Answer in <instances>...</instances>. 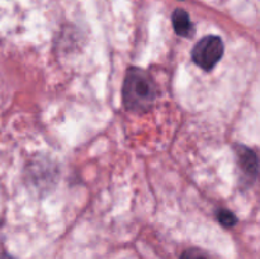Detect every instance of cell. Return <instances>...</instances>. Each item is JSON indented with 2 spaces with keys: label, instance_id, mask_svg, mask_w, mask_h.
I'll list each match as a JSON object with an SVG mask.
<instances>
[{
  "label": "cell",
  "instance_id": "obj_1",
  "mask_svg": "<svg viewBox=\"0 0 260 259\" xmlns=\"http://www.w3.org/2000/svg\"><path fill=\"white\" fill-rule=\"evenodd\" d=\"M123 103L128 111L144 112L152 108L156 99V86L147 71L129 68L123 83Z\"/></svg>",
  "mask_w": 260,
  "mask_h": 259
},
{
  "label": "cell",
  "instance_id": "obj_2",
  "mask_svg": "<svg viewBox=\"0 0 260 259\" xmlns=\"http://www.w3.org/2000/svg\"><path fill=\"white\" fill-rule=\"evenodd\" d=\"M223 56V42L218 36H206L198 41L192 51V58L196 65L206 71L217 65Z\"/></svg>",
  "mask_w": 260,
  "mask_h": 259
},
{
  "label": "cell",
  "instance_id": "obj_3",
  "mask_svg": "<svg viewBox=\"0 0 260 259\" xmlns=\"http://www.w3.org/2000/svg\"><path fill=\"white\" fill-rule=\"evenodd\" d=\"M238 161L239 167H240L241 172L244 173L248 177L254 178L256 174H258V157H256L255 152L253 150L248 149V147L240 146L238 150Z\"/></svg>",
  "mask_w": 260,
  "mask_h": 259
},
{
  "label": "cell",
  "instance_id": "obj_4",
  "mask_svg": "<svg viewBox=\"0 0 260 259\" xmlns=\"http://www.w3.org/2000/svg\"><path fill=\"white\" fill-rule=\"evenodd\" d=\"M173 25H174V29L178 35L180 36H188L192 35L193 25L190 23L189 15L185 10L183 9H175L174 13H173Z\"/></svg>",
  "mask_w": 260,
  "mask_h": 259
},
{
  "label": "cell",
  "instance_id": "obj_5",
  "mask_svg": "<svg viewBox=\"0 0 260 259\" xmlns=\"http://www.w3.org/2000/svg\"><path fill=\"white\" fill-rule=\"evenodd\" d=\"M217 217L218 221H220L225 228H231V226L235 225L236 221H238L236 220V216L228 210H221L220 212H218Z\"/></svg>",
  "mask_w": 260,
  "mask_h": 259
},
{
  "label": "cell",
  "instance_id": "obj_6",
  "mask_svg": "<svg viewBox=\"0 0 260 259\" xmlns=\"http://www.w3.org/2000/svg\"><path fill=\"white\" fill-rule=\"evenodd\" d=\"M180 259H210L205 253H202L201 250L197 249H189V250H185L182 254Z\"/></svg>",
  "mask_w": 260,
  "mask_h": 259
},
{
  "label": "cell",
  "instance_id": "obj_7",
  "mask_svg": "<svg viewBox=\"0 0 260 259\" xmlns=\"http://www.w3.org/2000/svg\"><path fill=\"white\" fill-rule=\"evenodd\" d=\"M3 259H13V258H10V256H4V258H3Z\"/></svg>",
  "mask_w": 260,
  "mask_h": 259
}]
</instances>
